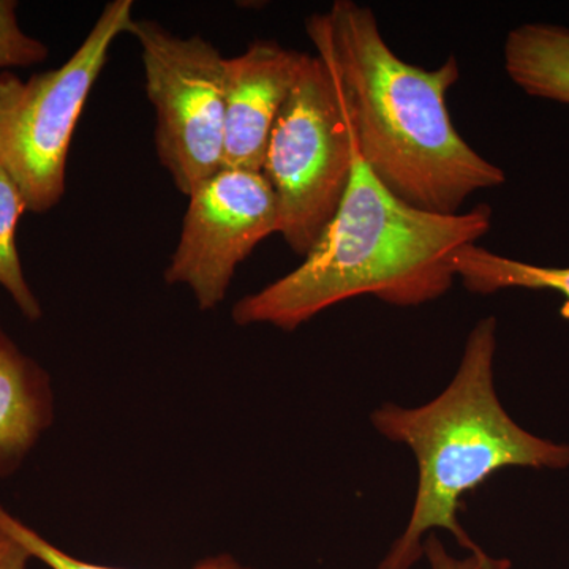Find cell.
Instances as JSON below:
<instances>
[{
    "mask_svg": "<svg viewBox=\"0 0 569 569\" xmlns=\"http://www.w3.org/2000/svg\"><path fill=\"white\" fill-rule=\"evenodd\" d=\"M306 31L342 93L359 156L395 197L451 216L475 193L507 182L449 116L456 56L432 70L411 66L389 47L372 9L353 0L307 18Z\"/></svg>",
    "mask_w": 569,
    "mask_h": 569,
    "instance_id": "obj_1",
    "label": "cell"
},
{
    "mask_svg": "<svg viewBox=\"0 0 569 569\" xmlns=\"http://www.w3.org/2000/svg\"><path fill=\"white\" fill-rule=\"evenodd\" d=\"M355 151L346 197L320 241L295 271L236 302V325L290 332L365 295L397 307L427 305L455 283L456 253L489 233V204L451 216L421 211L378 181L356 142Z\"/></svg>",
    "mask_w": 569,
    "mask_h": 569,
    "instance_id": "obj_2",
    "label": "cell"
},
{
    "mask_svg": "<svg viewBox=\"0 0 569 569\" xmlns=\"http://www.w3.org/2000/svg\"><path fill=\"white\" fill-rule=\"evenodd\" d=\"M496 317L471 329L458 372L436 399L417 408L385 403L372 425L395 443L410 448L417 459L418 489L403 533L378 569H411L425 557V539L447 530L460 548L488 569H511V561L488 556L460 526V501L509 467L565 470L569 445L533 436L515 421L498 399L493 361Z\"/></svg>",
    "mask_w": 569,
    "mask_h": 569,
    "instance_id": "obj_3",
    "label": "cell"
},
{
    "mask_svg": "<svg viewBox=\"0 0 569 569\" xmlns=\"http://www.w3.org/2000/svg\"><path fill=\"white\" fill-rule=\"evenodd\" d=\"M132 0L108 2L69 61L21 80L0 71V164L29 212H50L66 194L71 140L112 43L132 26Z\"/></svg>",
    "mask_w": 569,
    "mask_h": 569,
    "instance_id": "obj_4",
    "label": "cell"
},
{
    "mask_svg": "<svg viewBox=\"0 0 569 569\" xmlns=\"http://www.w3.org/2000/svg\"><path fill=\"white\" fill-rule=\"evenodd\" d=\"M355 152L335 77L317 54H306L261 168L274 190L279 234L295 253L306 257L335 219L353 173Z\"/></svg>",
    "mask_w": 569,
    "mask_h": 569,
    "instance_id": "obj_5",
    "label": "cell"
},
{
    "mask_svg": "<svg viewBox=\"0 0 569 569\" xmlns=\"http://www.w3.org/2000/svg\"><path fill=\"white\" fill-rule=\"evenodd\" d=\"M146 92L156 108L160 163L186 197L223 170L224 59L200 36H176L152 20H133Z\"/></svg>",
    "mask_w": 569,
    "mask_h": 569,
    "instance_id": "obj_6",
    "label": "cell"
},
{
    "mask_svg": "<svg viewBox=\"0 0 569 569\" xmlns=\"http://www.w3.org/2000/svg\"><path fill=\"white\" fill-rule=\"evenodd\" d=\"M181 238L164 269L170 284L190 288L201 312L217 309L238 266L279 234L274 190L261 171L223 168L189 194Z\"/></svg>",
    "mask_w": 569,
    "mask_h": 569,
    "instance_id": "obj_7",
    "label": "cell"
},
{
    "mask_svg": "<svg viewBox=\"0 0 569 569\" xmlns=\"http://www.w3.org/2000/svg\"><path fill=\"white\" fill-rule=\"evenodd\" d=\"M306 52L257 40L224 59L223 168L261 171L279 112L293 91Z\"/></svg>",
    "mask_w": 569,
    "mask_h": 569,
    "instance_id": "obj_8",
    "label": "cell"
},
{
    "mask_svg": "<svg viewBox=\"0 0 569 569\" xmlns=\"http://www.w3.org/2000/svg\"><path fill=\"white\" fill-rule=\"evenodd\" d=\"M52 419L50 376L0 325V478L17 473Z\"/></svg>",
    "mask_w": 569,
    "mask_h": 569,
    "instance_id": "obj_9",
    "label": "cell"
},
{
    "mask_svg": "<svg viewBox=\"0 0 569 569\" xmlns=\"http://www.w3.org/2000/svg\"><path fill=\"white\" fill-rule=\"evenodd\" d=\"M505 71L519 89L537 99L569 104V29L527 22L508 32Z\"/></svg>",
    "mask_w": 569,
    "mask_h": 569,
    "instance_id": "obj_10",
    "label": "cell"
},
{
    "mask_svg": "<svg viewBox=\"0 0 569 569\" xmlns=\"http://www.w3.org/2000/svg\"><path fill=\"white\" fill-rule=\"evenodd\" d=\"M456 277L471 293L492 295L501 290H550L569 301L568 268H550L512 260L478 244L462 247L455 257Z\"/></svg>",
    "mask_w": 569,
    "mask_h": 569,
    "instance_id": "obj_11",
    "label": "cell"
},
{
    "mask_svg": "<svg viewBox=\"0 0 569 569\" xmlns=\"http://www.w3.org/2000/svg\"><path fill=\"white\" fill-rule=\"evenodd\" d=\"M28 211L17 183L0 164V287L29 321H39L43 309L24 276L17 247V227Z\"/></svg>",
    "mask_w": 569,
    "mask_h": 569,
    "instance_id": "obj_12",
    "label": "cell"
},
{
    "mask_svg": "<svg viewBox=\"0 0 569 569\" xmlns=\"http://www.w3.org/2000/svg\"><path fill=\"white\" fill-rule=\"evenodd\" d=\"M0 530L6 531L9 537L17 539L18 542L31 553L32 559L40 560L50 569H123L114 567H104V565L89 563L77 557H71L62 549L56 548L48 539L41 537L31 527L26 526L20 519L11 516L6 508L0 505ZM192 569H252L242 567L233 557L228 553L209 557L200 563L194 565Z\"/></svg>",
    "mask_w": 569,
    "mask_h": 569,
    "instance_id": "obj_13",
    "label": "cell"
},
{
    "mask_svg": "<svg viewBox=\"0 0 569 569\" xmlns=\"http://www.w3.org/2000/svg\"><path fill=\"white\" fill-rule=\"evenodd\" d=\"M18 2L0 0V70L39 66L47 61L50 48L22 31L18 22Z\"/></svg>",
    "mask_w": 569,
    "mask_h": 569,
    "instance_id": "obj_14",
    "label": "cell"
},
{
    "mask_svg": "<svg viewBox=\"0 0 569 569\" xmlns=\"http://www.w3.org/2000/svg\"><path fill=\"white\" fill-rule=\"evenodd\" d=\"M422 550L432 569H488L478 557L468 556L466 559L452 557L436 533H430L425 539Z\"/></svg>",
    "mask_w": 569,
    "mask_h": 569,
    "instance_id": "obj_15",
    "label": "cell"
},
{
    "mask_svg": "<svg viewBox=\"0 0 569 569\" xmlns=\"http://www.w3.org/2000/svg\"><path fill=\"white\" fill-rule=\"evenodd\" d=\"M31 560V553L17 539L0 530V569H28Z\"/></svg>",
    "mask_w": 569,
    "mask_h": 569,
    "instance_id": "obj_16",
    "label": "cell"
}]
</instances>
